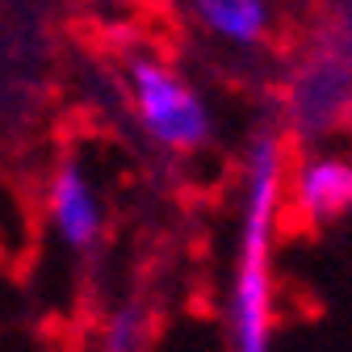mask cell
Listing matches in <instances>:
<instances>
[{
	"mask_svg": "<svg viewBox=\"0 0 352 352\" xmlns=\"http://www.w3.org/2000/svg\"><path fill=\"white\" fill-rule=\"evenodd\" d=\"M130 118L143 139L172 151L193 155L214 139V105L201 88L164 55H130L122 72Z\"/></svg>",
	"mask_w": 352,
	"mask_h": 352,
	"instance_id": "2",
	"label": "cell"
},
{
	"mask_svg": "<svg viewBox=\"0 0 352 352\" xmlns=\"http://www.w3.org/2000/svg\"><path fill=\"white\" fill-rule=\"evenodd\" d=\"M47 227L67 252H93L105 235V197L97 189V176L80 160H59L47 176Z\"/></svg>",
	"mask_w": 352,
	"mask_h": 352,
	"instance_id": "3",
	"label": "cell"
},
{
	"mask_svg": "<svg viewBox=\"0 0 352 352\" xmlns=\"http://www.w3.org/2000/svg\"><path fill=\"white\" fill-rule=\"evenodd\" d=\"M285 206L302 227H331L352 218V155L311 151L289 164Z\"/></svg>",
	"mask_w": 352,
	"mask_h": 352,
	"instance_id": "4",
	"label": "cell"
},
{
	"mask_svg": "<svg viewBox=\"0 0 352 352\" xmlns=\"http://www.w3.org/2000/svg\"><path fill=\"white\" fill-rule=\"evenodd\" d=\"M189 21L231 51H256L273 34V0H185Z\"/></svg>",
	"mask_w": 352,
	"mask_h": 352,
	"instance_id": "5",
	"label": "cell"
},
{
	"mask_svg": "<svg viewBox=\"0 0 352 352\" xmlns=\"http://www.w3.org/2000/svg\"><path fill=\"white\" fill-rule=\"evenodd\" d=\"M289 151L277 130H260L243 155V214L239 248L227 294V336L231 352H273V243L285 210Z\"/></svg>",
	"mask_w": 352,
	"mask_h": 352,
	"instance_id": "1",
	"label": "cell"
}]
</instances>
